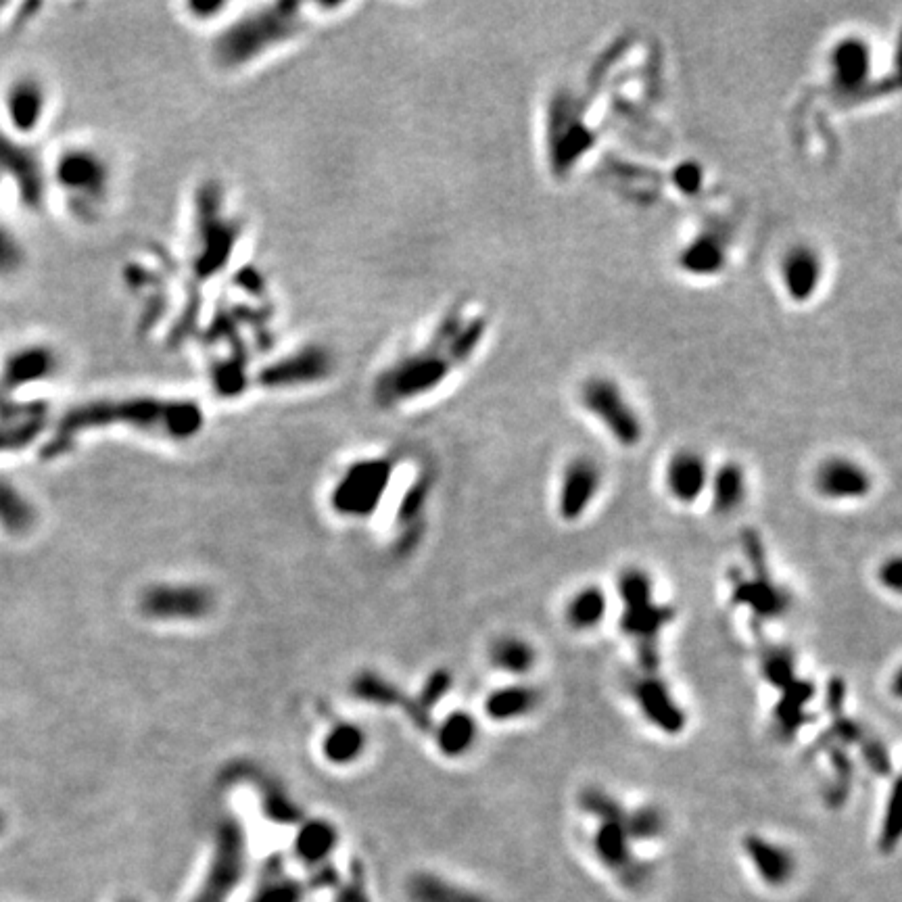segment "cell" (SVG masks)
<instances>
[{
    "mask_svg": "<svg viewBox=\"0 0 902 902\" xmlns=\"http://www.w3.org/2000/svg\"><path fill=\"white\" fill-rule=\"evenodd\" d=\"M205 414L193 399L130 395L94 399L71 408L59 422L57 439L71 441L84 431L124 426L170 441H188L203 431Z\"/></svg>",
    "mask_w": 902,
    "mask_h": 902,
    "instance_id": "6da1fadb",
    "label": "cell"
},
{
    "mask_svg": "<svg viewBox=\"0 0 902 902\" xmlns=\"http://www.w3.org/2000/svg\"><path fill=\"white\" fill-rule=\"evenodd\" d=\"M451 318L454 322H443L431 341L399 355L376 376L374 399L378 406L391 410L435 391L468 358L479 341V324L460 326L458 316Z\"/></svg>",
    "mask_w": 902,
    "mask_h": 902,
    "instance_id": "7a4b0ae2",
    "label": "cell"
},
{
    "mask_svg": "<svg viewBox=\"0 0 902 902\" xmlns=\"http://www.w3.org/2000/svg\"><path fill=\"white\" fill-rule=\"evenodd\" d=\"M307 28L305 5L274 3L241 15L211 44L213 63L222 69H241L287 46Z\"/></svg>",
    "mask_w": 902,
    "mask_h": 902,
    "instance_id": "3957f363",
    "label": "cell"
},
{
    "mask_svg": "<svg viewBox=\"0 0 902 902\" xmlns=\"http://www.w3.org/2000/svg\"><path fill=\"white\" fill-rule=\"evenodd\" d=\"M616 596L619 627L635 650L637 671L660 673L662 635L675 623V608L658 600L654 579L642 566H625L616 575Z\"/></svg>",
    "mask_w": 902,
    "mask_h": 902,
    "instance_id": "277c9868",
    "label": "cell"
},
{
    "mask_svg": "<svg viewBox=\"0 0 902 902\" xmlns=\"http://www.w3.org/2000/svg\"><path fill=\"white\" fill-rule=\"evenodd\" d=\"M579 809L593 819L591 850L604 869L629 886L642 882L648 869L635 857V844L627 834V806L604 788H585L579 796Z\"/></svg>",
    "mask_w": 902,
    "mask_h": 902,
    "instance_id": "5b68a950",
    "label": "cell"
},
{
    "mask_svg": "<svg viewBox=\"0 0 902 902\" xmlns=\"http://www.w3.org/2000/svg\"><path fill=\"white\" fill-rule=\"evenodd\" d=\"M49 184L61 195L71 216L80 222L97 218L111 191L107 159L90 147H69L55 159Z\"/></svg>",
    "mask_w": 902,
    "mask_h": 902,
    "instance_id": "8992f818",
    "label": "cell"
},
{
    "mask_svg": "<svg viewBox=\"0 0 902 902\" xmlns=\"http://www.w3.org/2000/svg\"><path fill=\"white\" fill-rule=\"evenodd\" d=\"M579 406L623 449H635L646 439V422L623 385L608 374H591L579 385Z\"/></svg>",
    "mask_w": 902,
    "mask_h": 902,
    "instance_id": "52a82bcc",
    "label": "cell"
},
{
    "mask_svg": "<svg viewBox=\"0 0 902 902\" xmlns=\"http://www.w3.org/2000/svg\"><path fill=\"white\" fill-rule=\"evenodd\" d=\"M742 548L750 573H733L729 585L731 602L748 610L756 621H779L792 608L790 589L773 579L761 535L752 529L744 531Z\"/></svg>",
    "mask_w": 902,
    "mask_h": 902,
    "instance_id": "ba28073f",
    "label": "cell"
},
{
    "mask_svg": "<svg viewBox=\"0 0 902 902\" xmlns=\"http://www.w3.org/2000/svg\"><path fill=\"white\" fill-rule=\"evenodd\" d=\"M247 871V834L239 817L226 815L213 838V852L203 882L191 902H228Z\"/></svg>",
    "mask_w": 902,
    "mask_h": 902,
    "instance_id": "9c48e42d",
    "label": "cell"
},
{
    "mask_svg": "<svg viewBox=\"0 0 902 902\" xmlns=\"http://www.w3.org/2000/svg\"><path fill=\"white\" fill-rule=\"evenodd\" d=\"M629 696L637 715L654 731L677 738L687 729V710L660 673L637 671L629 681Z\"/></svg>",
    "mask_w": 902,
    "mask_h": 902,
    "instance_id": "30bf717a",
    "label": "cell"
},
{
    "mask_svg": "<svg viewBox=\"0 0 902 902\" xmlns=\"http://www.w3.org/2000/svg\"><path fill=\"white\" fill-rule=\"evenodd\" d=\"M0 180L11 182L23 205L40 209L49 195V172L26 140L0 130Z\"/></svg>",
    "mask_w": 902,
    "mask_h": 902,
    "instance_id": "8fae6325",
    "label": "cell"
},
{
    "mask_svg": "<svg viewBox=\"0 0 902 902\" xmlns=\"http://www.w3.org/2000/svg\"><path fill=\"white\" fill-rule=\"evenodd\" d=\"M393 477V464L387 458H370L347 468L343 479L332 491V508L341 514L366 516L381 504Z\"/></svg>",
    "mask_w": 902,
    "mask_h": 902,
    "instance_id": "7c38bea8",
    "label": "cell"
},
{
    "mask_svg": "<svg viewBox=\"0 0 902 902\" xmlns=\"http://www.w3.org/2000/svg\"><path fill=\"white\" fill-rule=\"evenodd\" d=\"M604 487V468L593 456H575L560 472L556 489V514L566 525L583 520Z\"/></svg>",
    "mask_w": 902,
    "mask_h": 902,
    "instance_id": "4fadbf2b",
    "label": "cell"
},
{
    "mask_svg": "<svg viewBox=\"0 0 902 902\" xmlns=\"http://www.w3.org/2000/svg\"><path fill=\"white\" fill-rule=\"evenodd\" d=\"M61 372V355L53 345L40 341L21 343L0 358V395L53 383Z\"/></svg>",
    "mask_w": 902,
    "mask_h": 902,
    "instance_id": "5bb4252c",
    "label": "cell"
},
{
    "mask_svg": "<svg viewBox=\"0 0 902 902\" xmlns=\"http://www.w3.org/2000/svg\"><path fill=\"white\" fill-rule=\"evenodd\" d=\"M813 491L829 504H859L865 502L875 489L873 472L844 454L823 458L811 477Z\"/></svg>",
    "mask_w": 902,
    "mask_h": 902,
    "instance_id": "9a60e30c",
    "label": "cell"
},
{
    "mask_svg": "<svg viewBox=\"0 0 902 902\" xmlns=\"http://www.w3.org/2000/svg\"><path fill=\"white\" fill-rule=\"evenodd\" d=\"M49 99V88L40 78L21 74L11 80L3 92V115L11 130L9 134L17 138L36 134L49 115Z\"/></svg>",
    "mask_w": 902,
    "mask_h": 902,
    "instance_id": "2e32d148",
    "label": "cell"
},
{
    "mask_svg": "<svg viewBox=\"0 0 902 902\" xmlns=\"http://www.w3.org/2000/svg\"><path fill=\"white\" fill-rule=\"evenodd\" d=\"M781 291L792 303H811L825 280V257L811 243H794L781 253L777 261Z\"/></svg>",
    "mask_w": 902,
    "mask_h": 902,
    "instance_id": "e0dca14e",
    "label": "cell"
},
{
    "mask_svg": "<svg viewBox=\"0 0 902 902\" xmlns=\"http://www.w3.org/2000/svg\"><path fill=\"white\" fill-rule=\"evenodd\" d=\"M140 608L157 621H199L211 612L213 596L199 585H155L142 593Z\"/></svg>",
    "mask_w": 902,
    "mask_h": 902,
    "instance_id": "ac0fdd59",
    "label": "cell"
},
{
    "mask_svg": "<svg viewBox=\"0 0 902 902\" xmlns=\"http://www.w3.org/2000/svg\"><path fill=\"white\" fill-rule=\"evenodd\" d=\"M827 76L836 92L857 94L873 76V49L867 38L848 34L838 38L827 51Z\"/></svg>",
    "mask_w": 902,
    "mask_h": 902,
    "instance_id": "d6986e66",
    "label": "cell"
},
{
    "mask_svg": "<svg viewBox=\"0 0 902 902\" xmlns=\"http://www.w3.org/2000/svg\"><path fill=\"white\" fill-rule=\"evenodd\" d=\"M710 470L712 466L702 451L694 447H681L673 451L667 464H664V491L679 506H696L702 497H706Z\"/></svg>",
    "mask_w": 902,
    "mask_h": 902,
    "instance_id": "ffe728a7",
    "label": "cell"
},
{
    "mask_svg": "<svg viewBox=\"0 0 902 902\" xmlns=\"http://www.w3.org/2000/svg\"><path fill=\"white\" fill-rule=\"evenodd\" d=\"M742 850L750 861L758 880L767 888L788 886L798 871V861L792 848L763 834H748L742 840Z\"/></svg>",
    "mask_w": 902,
    "mask_h": 902,
    "instance_id": "44dd1931",
    "label": "cell"
},
{
    "mask_svg": "<svg viewBox=\"0 0 902 902\" xmlns=\"http://www.w3.org/2000/svg\"><path fill=\"white\" fill-rule=\"evenodd\" d=\"M541 692L529 681H510L485 698V715L493 723H516L535 715L541 706Z\"/></svg>",
    "mask_w": 902,
    "mask_h": 902,
    "instance_id": "7402d4cb",
    "label": "cell"
},
{
    "mask_svg": "<svg viewBox=\"0 0 902 902\" xmlns=\"http://www.w3.org/2000/svg\"><path fill=\"white\" fill-rule=\"evenodd\" d=\"M748 493V472L740 462L725 460L710 470L706 497L710 500L712 512L717 516H731L742 510L748 500Z\"/></svg>",
    "mask_w": 902,
    "mask_h": 902,
    "instance_id": "603a6c76",
    "label": "cell"
},
{
    "mask_svg": "<svg viewBox=\"0 0 902 902\" xmlns=\"http://www.w3.org/2000/svg\"><path fill=\"white\" fill-rule=\"evenodd\" d=\"M610 614V596L598 583H585L566 598L562 619L573 633H593Z\"/></svg>",
    "mask_w": 902,
    "mask_h": 902,
    "instance_id": "cb8c5ba5",
    "label": "cell"
},
{
    "mask_svg": "<svg viewBox=\"0 0 902 902\" xmlns=\"http://www.w3.org/2000/svg\"><path fill=\"white\" fill-rule=\"evenodd\" d=\"M489 662L497 673L510 677L512 681H527V677L537 669L539 652L531 639L506 633L491 642Z\"/></svg>",
    "mask_w": 902,
    "mask_h": 902,
    "instance_id": "d4e9b609",
    "label": "cell"
},
{
    "mask_svg": "<svg viewBox=\"0 0 902 902\" xmlns=\"http://www.w3.org/2000/svg\"><path fill=\"white\" fill-rule=\"evenodd\" d=\"M727 257L729 253L723 236H719L717 232H700L690 243L681 247L677 264L685 274L708 278L725 270Z\"/></svg>",
    "mask_w": 902,
    "mask_h": 902,
    "instance_id": "484cf974",
    "label": "cell"
},
{
    "mask_svg": "<svg viewBox=\"0 0 902 902\" xmlns=\"http://www.w3.org/2000/svg\"><path fill=\"white\" fill-rule=\"evenodd\" d=\"M779 702L773 708V721L781 738H794V735L809 723V702L815 698L813 683L796 679L790 685L779 690Z\"/></svg>",
    "mask_w": 902,
    "mask_h": 902,
    "instance_id": "4316f807",
    "label": "cell"
},
{
    "mask_svg": "<svg viewBox=\"0 0 902 902\" xmlns=\"http://www.w3.org/2000/svg\"><path fill=\"white\" fill-rule=\"evenodd\" d=\"M355 694L360 698L372 702V704H383V706H399L403 708V712L410 717V721L422 729V731H431L433 729V719L431 712H426L416 700L408 698L403 692H399L397 687L381 677L376 675H362L358 681H355Z\"/></svg>",
    "mask_w": 902,
    "mask_h": 902,
    "instance_id": "83f0119b",
    "label": "cell"
},
{
    "mask_svg": "<svg viewBox=\"0 0 902 902\" xmlns=\"http://www.w3.org/2000/svg\"><path fill=\"white\" fill-rule=\"evenodd\" d=\"M330 372L328 358L320 349H305L299 355H291L270 368L266 374V387H293L303 383H316Z\"/></svg>",
    "mask_w": 902,
    "mask_h": 902,
    "instance_id": "f1b7e54d",
    "label": "cell"
},
{
    "mask_svg": "<svg viewBox=\"0 0 902 902\" xmlns=\"http://www.w3.org/2000/svg\"><path fill=\"white\" fill-rule=\"evenodd\" d=\"M437 748L449 756L460 758L466 756L474 744L479 740V723L470 712L466 710H454L437 725L433 727Z\"/></svg>",
    "mask_w": 902,
    "mask_h": 902,
    "instance_id": "f546056e",
    "label": "cell"
},
{
    "mask_svg": "<svg viewBox=\"0 0 902 902\" xmlns=\"http://www.w3.org/2000/svg\"><path fill=\"white\" fill-rule=\"evenodd\" d=\"M412 902H489L483 894L435 873H418L408 884Z\"/></svg>",
    "mask_w": 902,
    "mask_h": 902,
    "instance_id": "4dcf8cb0",
    "label": "cell"
},
{
    "mask_svg": "<svg viewBox=\"0 0 902 902\" xmlns=\"http://www.w3.org/2000/svg\"><path fill=\"white\" fill-rule=\"evenodd\" d=\"M305 884L284 873L278 859H270L247 902H303Z\"/></svg>",
    "mask_w": 902,
    "mask_h": 902,
    "instance_id": "1f68e13d",
    "label": "cell"
},
{
    "mask_svg": "<svg viewBox=\"0 0 902 902\" xmlns=\"http://www.w3.org/2000/svg\"><path fill=\"white\" fill-rule=\"evenodd\" d=\"M337 829L332 827L326 821H307L303 823V827L299 829V836L295 840V852L297 857L312 865V867H320L328 854L332 852V848L337 846Z\"/></svg>",
    "mask_w": 902,
    "mask_h": 902,
    "instance_id": "d6a6232c",
    "label": "cell"
},
{
    "mask_svg": "<svg viewBox=\"0 0 902 902\" xmlns=\"http://www.w3.org/2000/svg\"><path fill=\"white\" fill-rule=\"evenodd\" d=\"M625 827L633 844L654 842L667 832V815L656 804H642L635 809H627Z\"/></svg>",
    "mask_w": 902,
    "mask_h": 902,
    "instance_id": "836d02e7",
    "label": "cell"
},
{
    "mask_svg": "<svg viewBox=\"0 0 902 902\" xmlns=\"http://www.w3.org/2000/svg\"><path fill=\"white\" fill-rule=\"evenodd\" d=\"M3 186L5 182L0 180V278H11L26 264V249H23V243L13 224L7 220L3 205Z\"/></svg>",
    "mask_w": 902,
    "mask_h": 902,
    "instance_id": "e575fe53",
    "label": "cell"
},
{
    "mask_svg": "<svg viewBox=\"0 0 902 902\" xmlns=\"http://www.w3.org/2000/svg\"><path fill=\"white\" fill-rule=\"evenodd\" d=\"M366 746L362 729L355 725H337L324 740V756L330 763L345 765L355 761Z\"/></svg>",
    "mask_w": 902,
    "mask_h": 902,
    "instance_id": "d590c367",
    "label": "cell"
},
{
    "mask_svg": "<svg viewBox=\"0 0 902 902\" xmlns=\"http://www.w3.org/2000/svg\"><path fill=\"white\" fill-rule=\"evenodd\" d=\"M761 673H763L765 681L769 685H773L775 690H783V687L798 679V675H796V656L788 648L771 646V648H767L763 652Z\"/></svg>",
    "mask_w": 902,
    "mask_h": 902,
    "instance_id": "8d00e7d4",
    "label": "cell"
},
{
    "mask_svg": "<svg viewBox=\"0 0 902 902\" xmlns=\"http://www.w3.org/2000/svg\"><path fill=\"white\" fill-rule=\"evenodd\" d=\"M449 687H451V675L447 673V671H435L431 677H429V681L424 683V687H422V694H420V698H416V702L429 712V708L433 706V704H437L447 692H449Z\"/></svg>",
    "mask_w": 902,
    "mask_h": 902,
    "instance_id": "74e56055",
    "label": "cell"
},
{
    "mask_svg": "<svg viewBox=\"0 0 902 902\" xmlns=\"http://www.w3.org/2000/svg\"><path fill=\"white\" fill-rule=\"evenodd\" d=\"M875 577H877V583H880L882 589H886V591L894 593V596H898V593H900V581H902L900 556H888L886 560H882L880 566H877Z\"/></svg>",
    "mask_w": 902,
    "mask_h": 902,
    "instance_id": "f35d334b",
    "label": "cell"
},
{
    "mask_svg": "<svg viewBox=\"0 0 902 902\" xmlns=\"http://www.w3.org/2000/svg\"><path fill=\"white\" fill-rule=\"evenodd\" d=\"M675 184L681 188V193L685 195H694L698 193L702 184H704V172L700 165L694 163H683L679 165V170L675 172Z\"/></svg>",
    "mask_w": 902,
    "mask_h": 902,
    "instance_id": "ab89813d",
    "label": "cell"
},
{
    "mask_svg": "<svg viewBox=\"0 0 902 902\" xmlns=\"http://www.w3.org/2000/svg\"><path fill=\"white\" fill-rule=\"evenodd\" d=\"M337 902H370L368 892H366V884H364V877L360 873L353 877L351 884L341 886Z\"/></svg>",
    "mask_w": 902,
    "mask_h": 902,
    "instance_id": "60d3db41",
    "label": "cell"
},
{
    "mask_svg": "<svg viewBox=\"0 0 902 902\" xmlns=\"http://www.w3.org/2000/svg\"><path fill=\"white\" fill-rule=\"evenodd\" d=\"M122 902H136V900H122Z\"/></svg>",
    "mask_w": 902,
    "mask_h": 902,
    "instance_id": "b9f144b4",
    "label": "cell"
}]
</instances>
